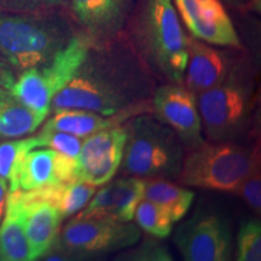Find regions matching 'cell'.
Listing matches in <instances>:
<instances>
[{
	"label": "cell",
	"mask_w": 261,
	"mask_h": 261,
	"mask_svg": "<svg viewBox=\"0 0 261 261\" xmlns=\"http://www.w3.org/2000/svg\"><path fill=\"white\" fill-rule=\"evenodd\" d=\"M140 238L142 230L132 221L74 217L61 228L54 246L74 260L127 249L136 246Z\"/></svg>",
	"instance_id": "8"
},
{
	"label": "cell",
	"mask_w": 261,
	"mask_h": 261,
	"mask_svg": "<svg viewBox=\"0 0 261 261\" xmlns=\"http://www.w3.org/2000/svg\"><path fill=\"white\" fill-rule=\"evenodd\" d=\"M233 249V256L237 261L261 260V224L259 220H249L242 224Z\"/></svg>",
	"instance_id": "24"
},
{
	"label": "cell",
	"mask_w": 261,
	"mask_h": 261,
	"mask_svg": "<svg viewBox=\"0 0 261 261\" xmlns=\"http://www.w3.org/2000/svg\"><path fill=\"white\" fill-rule=\"evenodd\" d=\"M128 22L129 40L159 83L182 84L189 38L172 0H140Z\"/></svg>",
	"instance_id": "3"
},
{
	"label": "cell",
	"mask_w": 261,
	"mask_h": 261,
	"mask_svg": "<svg viewBox=\"0 0 261 261\" xmlns=\"http://www.w3.org/2000/svg\"><path fill=\"white\" fill-rule=\"evenodd\" d=\"M233 194L242 198L248 207L254 213L260 215L261 213V166H256L246 178L243 179Z\"/></svg>",
	"instance_id": "27"
},
{
	"label": "cell",
	"mask_w": 261,
	"mask_h": 261,
	"mask_svg": "<svg viewBox=\"0 0 261 261\" xmlns=\"http://www.w3.org/2000/svg\"><path fill=\"white\" fill-rule=\"evenodd\" d=\"M91 44L86 35L77 32L54 60L14 75L4 87L32 112L46 119L50 114L52 98L69 83L86 57Z\"/></svg>",
	"instance_id": "7"
},
{
	"label": "cell",
	"mask_w": 261,
	"mask_h": 261,
	"mask_svg": "<svg viewBox=\"0 0 261 261\" xmlns=\"http://www.w3.org/2000/svg\"><path fill=\"white\" fill-rule=\"evenodd\" d=\"M62 9L35 14L0 11V61L6 70L16 75L40 67L67 46L80 31Z\"/></svg>",
	"instance_id": "4"
},
{
	"label": "cell",
	"mask_w": 261,
	"mask_h": 261,
	"mask_svg": "<svg viewBox=\"0 0 261 261\" xmlns=\"http://www.w3.org/2000/svg\"><path fill=\"white\" fill-rule=\"evenodd\" d=\"M160 238H145L139 246L129 247L126 252L119 254L115 260L130 261H172V254L166 244L160 242Z\"/></svg>",
	"instance_id": "26"
},
{
	"label": "cell",
	"mask_w": 261,
	"mask_h": 261,
	"mask_svg": "<svg viewBox=\"0 0 261 261\" xmlns=\"http://www.w3.org/2000/svg\"><path fill=\"white\" fill-rule=\"evenodd\" d=\"M16 192L21 201L29 260H39L56 242L63 218L51 202L29 197L21 190H16Z\"/></svg>",
	"instance_id": "16"
},
{
	"label": "cell",
	"mask_w": 261,
	"mask_h": 261,
	"mask_svg": "<svg viewBox=\"0 0 261 261\" xmlns=\"http://www.w3.org/2000/svg\"><path fill=\"white\" fill-rule=\"evenodd\" d=\"M9 195V185L4 178L0 177V223L5 215L6 202H8Z\"/></svg>",
	"instance_id": "29"
},
{
	"label": "cell",
	"mask_w": 261,
	"mask_h": 261,
	"mask_svg": "<svg viewBox=\"0 0 261 261\" xmlns=\"http://www.w3.org/2000/svg\"><path fill=\"white\" fill-rule=\"evenodd\" d=\"M44 120L0 85V142L31 135Z\"/></svg>",
	"instance_id": "19"
},
{
	"label": "cell",
	"mask_w": 261,
	"mask_h": 261,
	"mask_svg": "<svg viewBox=\"0 0 261 261\" xmlns=\"http://www.w3.org/2000/svg\"><path fill=\"white\" fill-rule=\"evenodd\" d=\"M175 247L187 261H227L233 256L231 227L220 215L196 214L175 230Z\"/></svg>",
	"instance_id": "9"
},
{
	"label": "cell",
	"mask_w": 261,
	"mask_h": 261,
	"mask_svg": "<svg viewBox=\"0 0 261 261\" xmlns=\"http://www.w3.org/2000/svg\"><path fill=\"white\" fill-rule=\"evenodd\" d=\"M5 69V67H4V65H3V63H2V61H0V73H2V71L3 70H4Z\"/></svg>",
	"instance_id": "32"
},
{
	"label": "cell",
	"mask_w": 261,
	"mask_h": 261,
	"mask_svg": "<svg viewBox=\"0 0 261 261\" xmlns=\"http://www.w3.org/2000/svg\"><path fill=\"white\" fill-rule=\"evenodd\" d=\"M33 149H38L35 136L0 142V177L8 181L9 192L18 190L19 169Z\"/></svg>",
	"instance_id": "21"
},
{
	"label": "cell",
	"mask_w": 261,
	"mask_h": 261,
	"mask_svg": "<svg viewBox=\"0 0 261 261\" xmlns=\"http://www.w3.org/2000/svg\"><path fill=\"white\" fill-rule=\"evenodd\" d=\"M158 79L128 37L91 44L73 77L51 100L50 113L80 109L114 115L125 110L151 113Z\"/></svg>",
	"instance_id": "1"
},
{
	"label": "cell",
	"mask_w": 261,
	"mask_h": 261,
	"mask_svg": "<svg viewBox=\"0 0 261 261\" xmlns=\"http://www.w3.org/2000/svg\"><path fill=\"white\" fill-rule=\"evenodd\" d=\"M125 122L98 130L83 140L76 159L80 180L99 187L115 177L127 140Z\"/></svg>",
	"instance_id": "11"
},
{
	"label": "cell",
	"mask_w": 261,
	"mask_h": 261,
	"mask_svg": "<svg viewBox=\"0 0 261 261\" xmlns=\"http://www.w3.org/2000/svg\"><path fill=\"white\" fill-rule=\"evenodd\" d=\"M133 219H136L140 230L156 238L168 237L174 224L165 210L144 197L137 205Z\"/></svg>",
	"instance_id": "23"
},
{
	"label": "cell",
	"mask_w": 261,
	"mask_h": 261,
	"mask_svg": "<svg viewBox=\"0 0 261 261\" xmlns=\"http://www.w3.org/2000/svg\"><path fill=\"white\" fill-rule=\"evenodd\" d=\"M249 8L259 14L261 11V0H249Z\"/></svg>",
	"instance_id": "31"
},
{
	"label": "cell",
	"mask_w": 261,
	"mask_h": 261,
	"mask_svg": "<svg viewBox=\"0 0 261 261\" xmlns=\"http://www.w3.org/2000/svg\"><path fill=\"white\" fill-rule=\"evenodd\" d=\"M114 181V212L113 219L132 221L137 205L144 196V179L132 175L113 178Z\"/></svg>",
	"instance_id": "22"
},
{
	"label": "cell",
	"mask_w": 261,
	"mask_h": 261,
	"mask_svg": "<svg viewBox=\"0 0 261 261\" xmlns=\"http://www.w3.org/2000/svg\"><path fill=\"white\" fill-rule=\"evenodd\" d=\"M169 215L173 223L180 221L188 214L194 202V191L175 184L171 179H144V196Z\"/></svg>",
	"instance_id": "20"
},
{
	"label": "cell",
	"mask_w": 261,
	"mask_h": 261,
	"mask_svg": "<svg viewBox=\"0 0 261 261\" xmlns=\"http://www.w3.org/2000/svg\"><path fill=\"white\" fill-rule=\"evenodd\" d=\"M80 180L76 159L56 150H31L22 162L18 174V190L34 191Z\"/></svg>",
	"instance_id": "15"
},
{
	"label": "cell",
	"mask_w": 261,
	"mask_h": 261,
	"mask_svg": "<svg viewBox=\"0 0 261 261\" xmlns=\"http://www.w3.org/2000/svg\"><path fill=\"white\" fill-rule=\"evenodd\" d=\"M38 148H50L56 150L65 156L77 159L83 140L70 133L58 132V130H40L35 135Z\"/></svg>",
	"instance_id": "25"
},
{
	"label": "cell",
	"mask_w": 261,
	"mask_h": 261,
	"mask_svg": "<svg viewBox=\"0 0 261 261\" xmlns=\"http://www.w3.org/2000/svg\"><path fill=\"white\" fill-rule=\"evenodd\" d=\"M68 0H0V11L17 14H35L62 9Z\"/></svg>",
	"instance_id": "28"
},
{
	"label": "cell",
	"mask_w": 261,
	"mask_h": 261,
	"mask_svg": "<svg viewBox=\"0 0 261 261\" xmlns=\"http://www.w3.org/2000/svg\"><path fill=\"white\" fill-rule=\"evenodd\" d=\"M143 114L138 110H125L114 115L87 112L80 109H67L55 112L50 119L42 126V130H58L70 133L80 138H86L90 135L109 127L121 125L130 117Z\"/></svg>",
	"instance_id": "17"
},
{
	"label": "cell",
	"mask_w": 261,
	"mask_h": 261,
	"mask_svg": "<svg viewBox=\"0 0 261 261\" xmlns=\"http://www.w3.org/2000/svg\"><path fill=\"white\" fill-rule=\"evenodd\" d=\"M191 37L231 48H242L240 37L221 0H172Z\"/></svg>",
	"instance_id": "12"
},
{
	"label": "cell",
	"mask_w": 261,
	"mask_h": 261,
	"mask_svg": "<svg viewBox=\"0 0 261 261\" xmlns=\"http://www.w3.org/2000/svg\"><path fill=\"white\" fill-rule=\"evenodd\" d=\"M257 85L255 64L241 55L221 83L196 96L205 138L237 143L256 138L260 115Z\"/></svg>",
	"instance_id": "2"
},
{
	"label": "cell",
	"mask_w": 261,
	"mask_h": 261,
	"mask_svg": "<svg viewBox=\"0 0 261 261\" xmlns=\"http://www.w3.org/2000/svg\"><path fill=\"white\" fill-rule=\"evenodd\" d=\"M68 4L75 25L92 44L120 37L132 9V0H68Z\"/></svg>",
	"instance_id": "13"
},
{
	"label": "cell",
	"mask_w": 261,
	"mask_h": 261,
	"mask_svg": "<svg viewBox=\"0 0 261 261\" xmlns=\"http://www.w3.org/2000/svg\"><path fill=\"white\" fill-rule=\"evenodd\" d=\"M261 165L260 143L204 142L185 152L177 180L184 187L233 194L237 185Z\"/></svg>",
	"instance_id": "6"
},
{
	"label": "cell",
	"mask_w": 261,
	"mask_h": 261,
	"mask_svg": "<svg viewBox=\"0 0 261 261\" xmlns=\"http://www.w3.org/2000/svg\"><path fill=\"white\" fill-rule=\"evenodd\" d=\"M0 224V260L29 261L23 214L16 191L9 192L5 215Z\"/></svg>",
	"instance_id": "18"
},
{
	"label": "cell",
	"mask_w": 261,
	"mask_h": 261,
	"mask_svg": "<svg viewBox=\"0 0 261 261\" xmlns=\"http://www.w3.org/2000/svg\"><path fill=\"white\" fill-rule=\"evenodd\" d=\"M237 50L218 48L198 39L189 38L184 86L197 96L221 83L241 56Z\"/></svg>",
	"instance_id": "14"
},
{
	"label": "cell",
	"mask_w": 261,
	"mask_h": 261,
	"mask_svg": "<svg viewBox=\"0 0 261 261\" xmlns=\"http://www.w3.org/2000/svg\"><path fill=\"white\" fill-rule=\"evenodd\" d=\"M125 125L127 140L120 163L122 174L177 180L185 156L177 133L149 113L130 117Z\"/></svg>",
	"instance_id": "5"
},
{
	"label": "cell",
	"mask_w": 261,
	"mask_h": 261,
	"mask_svg": "<svg viewBox=\"0 0 261 261\" xmlns=\"http://www.w3.org/2000/svg\"><path fill=\"white\" fill-rule=\"evenodd\" d=\"M221 2L236 9L247 8V6L249 8V0H221Z\"/></svg>",
	"instance_id": "30"
},
{
	"label": "cell",
	"mask_w": 261,
	"mask_h": 261,
	"mask_svg": "<svg viewBox=\"0 0 261 261\" xmlns=\"http://www.w3.org/2000/svg\"><path fill=\"white\" fill-rule=\"evenodd\" d=\"M151 113L177 133L185 152L204 142L196 96L184 84L158 85L151 98Z\"/></svg>",
	"instance_id": "10"
}]
</instances>
